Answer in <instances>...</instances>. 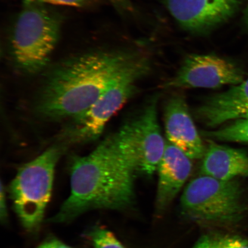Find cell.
I'll list each match as a JSON object with an SVG mask.
<instances>
[{"label": "cell", "mask_w": 248, "mask_h": 248, "mask_svg": "<svg viewBox=\"0 0 248 248\" xmlns=\"http://www.w3.org/2000/svg\"><path fill=\"white\" fill-rule=\"evenodd\" d=\"M143 54L96 49L61 61L46 74L35 102L37 115L49 122L76 119Z\"/></svg>", "instance_id": "cell-1"}, {"label": "cell", "mask_w": 248, "mask_h": 248, "mask_svg": "<svg viewBox=\"0 0 248 248\" xmlns=\"http://www.w3.org/2000/svg\"><path fill=\"white\" fill-rule=\"evenodd\" d=\"M70 166V196L50 222L70 221L91 210L123 209L132 202L136 173L114 135L88 155L73 157Z\"/></svg>", "instance_id": "cell-2"}, {"label": "cell", "mask_w": 248, "mask_h": 248, "mask_svg": "<svg viewBox=\"0 0 248 248\" xmlns=\"http://www.w3.org/2000/svg\"><path fill=\"white\" fill-rule=\"evenodd\" d=\"M63 18L46 5H23L12 29L10 50L15 66L33 74L45 69L60 39Z\"/></svg>", "instance_id": "cell-3"}, {"label": "cell", "mask_w": 248, "mask_h": 248, "mask_svg": "<svg viewBox=\"0 0 248 248\" xmlns=\"http://www.w3.org/2000/svg\"><path fill=\"white\" fill-rule=\"evenodd\" d=\"M243 188L237 180L222 181L200 175L186 186L181 198L183 214L201 224H237L248 210Z\"/></svg>", "instance_id": "cell-4"}, {"label": "cell", "mask_w": 248, "mask_h": 248, "mask_svg": "<svg viewBox=\"0 0 248 248\" xmlns=\"http://www.w3.org/2000/svg\"><path fill=\"white\" fill-rule=\"evenodd\" d=\"M144 55L117 78L84 113L71 120L61 135V144H84L98 139L107 123L138 91V83L151 69Z\"/></svg>", "instance_id": "cell-5"}, {"label": "cell", "mask_w": 248, "mask_h": 248, "mask_svg": "<svg viewBox=\"0 0 248 248\" xmlns=\"http://www.w3.org/2000/svg\"><path fill=\"white\" fill-rule=\"evenodd\" d=\"M64 148L55 145L24 164L9 186L15 212L28 231L38 230L42 224L51 196L56 166Z\"/></svg>", "instance_id": "cell-6"}, {"label": "cell", "mask_w": 248, "mask_h": 248, "mask_svg": "<svg viewBox=\"0 0 248 248\" xmlns=\"http://www.w3.org/2000/svg\"><path fill=\"white\" fill-rule=\"evenodd\" d=\"M158 96L151 98L137 116L114 133L121 151L136 173L156 171L165 150L157 114Z\"/></svg>", "instance_id": "cell-7"}, {"label": "cell", "mask_w": 248, "mask_h": 248, "mask_svg": "<svg viewBox=\"0 0 248 248\" xmlns=\"http://www.w3.org/2000/svg\"><path fill=\"white\" fill-rule=\"evenodd\" d=\"M244 74L237 65L213 54H192L183 62L175 75L164 82L163 89H217L239 84Z\"/></svg>", "instance_id": "cell-8"}, {"label": "cell", "mask_w": 248, "mask_h": 248, "mask_svg": "<svg viewBox=\"0 0 248 248\" xmlns=\"http://www.w3.org/2000/svg\"><path fill=\"white\" fill-rule=\"evenodd\" d=\"M241 0H164L182 29L195 34L210 32L234 14Z\"/></svg>", "instance_id": "cell-9"}, {"label": "cell", "mask_w": 248, "mask_h": 248, "mask_svg": "<svg viewBox=\"0 0 248 248\" xmlns=\"http://www.w3.org/2000/svg\"><path fill=\"white\" fill-rule=\"evenodd\" d=\"M164 117L167 141L192 160L203 158L206 148L184 95L170 96L164 108Z\"/></svg>", "instance_id": "cell-10"}, {"label": "cell", "mask_w": 248, "mask_h": 248, "mask_svg": "<svg viewBox=\"0 0 248 248\" xmlns=\"http://www.w3.org/2000/svg\"><path fill=\"white\" fill-rule=\"evenodd\" d=\"M195 116L213 128L229 121L248 117V78L207 98L195 109Z\"/></svg>", "instance_id": "cell-11"}, {"label": "cell", "mask_w": 248, "mask_h": 248, "mask_svg": "<svg viewBox=\"0 0 248 248\" xmlns=\"http://www.w3.org/2000/svg\"><path fill=\"white\" fill-rule=\"evenodd\" d=\"M184 152L166 141L165 150L158 166L156 208L162 212L175 199L190 176L193 163Z\"/></svg>", "instance_id": "cell-12"}, {"label": "cell", "mask_w": 248, "mask_h": 248, "mask_svg": "<svg viewBox=\"0 0 248 248\" xmlns=\"http://www.w3.org/2000/svg\"><path fill=\"white\" fill-rule=\"evenodd\" d=\"M201 175L230 181L238 176H248V154L240 149L209 140L203 157Z\"/></svg>", "instance_id": "cell-13"}, {"label": "cell", "mask_w": 248, "mask_h": 248, "mask_svg": "<svg viewBox=\"0 0 248 248\" xmlns=\"http://www.w3.org/2000/svg\"><path fill=\"white\" fill-rule=\"evenodd\" d=\"M202 135L209 140L248 144V117L235 120L218 129L202 132Z\"/></svg>", "instance_id": "cell-14"}, {"label": "cell", "mask_w": 248, "mask_h": 248, "mask_svg": "<svg viewBox=\"0 0 248 248\" xmlns=\"http://www.w3.org/2000/svg\"><path fill=\"white\" fill-rule=\"evenodd\" d=\"M94 248H126L115 235L102 226H95L88 233Z\"/></svg>", "instance_id": "cell-15"}, {"label": "cell", "mask_w": 248, "mask_h": 248, "mask_svg": "<svg viewBox=\"0 0 248 248\" xmlns=\"http://www.w3.org/2000/svg\"><path fill=\"white\" fill-rule=\"evenodd\" d=\"M217 248H248V240L237 235L217 238Z\"/></svg>", "instance_id": "cell-16"}, {"label": "cell", "mask_w": 248, "mask_h": 248, "mask_svg": "<svg viewBox=\"0 0 248 248\" xmlns=\"http://www.w3.org/2000/svg\"><path fill=\"white\" fill-rule=\"evenodd\" d=\"M93 0H22L23 5L31 4H54L71 6V7H83Z\"/></svg>", "instance_id": "cell-17"}, {"label": "cell", "mask_w": 248, "mask_h": 248, "mask_svg": "<svg viewBox=\"0 0 248 248\" xmlns=\"http://www.w3.org/2000/svg\"><path fill=\"white\" fill-rule=\"evenodd\" d=\"M5 190L2 183L0 192V218L2 222H6L8 218L7 201H6Z\"/></svg>", "instance_id": "cell-18"}, {"label": "cell", "mask_w": 248, "mask_h": 248, "mask_svg": "<svg viewBox=\"0 0 248 248\" xmlns=\"http://www.w3.org/2000/svg\"><path fill=\"white\" fill-rule=\"evenodd\" d=\"M193 248H217V238L204 235L198 241Z\"/></svg>", "instance_id": "cell-19"}, {"label": "cell", "mask_w": 248, "mask_h": 248, "mask_svg": "<svg viewBox=\"0 0 248 248\" xmlns=\"http://www.w3.org/2000/svg\"><path fill=\"white\" fill-rule=\"evenodd\" d=\"M36 248H73L56 238H51Z\"/></svg>", "instance_id": "cell-20"}, {"label": "cell", "mask_w": 248, "mask_h": 248, "mask_svg": "<svg viewBox=\"0 0 248 248\" xmlns=\"http://www.w3.org/2000/svg\"><path fill=\"white\" fill-rule=\"evenodd\" d=\"M109 1L117 6V7L126 8L128 7V4L127 3L126 0H109Z\"/></svg>", "instance_id": "cell-21"}, {"label": "cell", "mask_w": 248, "mask_h": 248, "mask_svg": "<svg viewBox=\"0 0 248 248\" xmlns=\"http://www.w3.org/2000/svg\"><path fill=\"white\" fill-rule=\"evenodd\" d=\"M244 19L245 21H246V23L247 24V26H248V4L247 5V7L246 9V11H245Z\"/></svg>", "instance_id": "cell-22"}]
</instances>
